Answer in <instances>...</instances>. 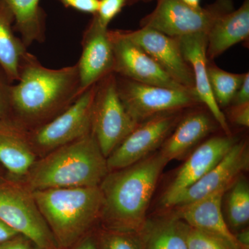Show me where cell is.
<instances>
[{
	"label": "cell",
	"mask_w": 249,
	"mask_h": 249,
	"mask_svg": "<svg viewBox=\"0 0 249 249\" xmlns=\"http://www.w3.org/2000/svg\"><path fill=\"white\" fill-rule=\"evenodd\" d=\"M77 64L51 69L28 52L11 88V116L29 130L47 124L82 94Z\"/></svg>",
	"instance_id": "cell-1"
},
{
	"label": "cell",
	"mask_w": 249,
	"mask_h": 249,
	"mask_svg": "<svg viewBox=\"0 0 249 249\" xmlns=\"http://www.w3.org/2000/svg\"><path fill=\"white\" fill-rule=\"evenodd\" d=\"M160 152L123 169L109 172L100 184L103 208L100 222L105 229L140 232L163 168Z\"/></svg>",
	"instance_id": "cell-2"
},
{
	"label": "cell",
	"mask_w": 249,
	"mask_h": 249,
	"mask_svg": "<svg viewBox=\"0 0 249 249\" xmlns=\"http://www.w3.org/2000/svg\"><path fill=\"white\" fill-rule=\"evenodd\" d=\"M109 173L92 132L39 157L18 178L29 191L99 186Z\"/></svg>",
	"instance_id": "cell-3"
},
{
	"label": "cell",
	"mask_w": 249,
	"mask_h": 249,
	"mask_svg": "<svg viewBox=\"0 0 249 249\" xmlns=\"http://www.w3.org/2000/svg\"><path fill=\"white\" fill-rule=\"evenodd\" d=\"M33 196L58 249H69L100 222L103 195L99 186L51 188Z\"/></svg>",
	"instance_id": "cell-4"
},
{
	"label": "cell",
	"mask_w": 249,
	"mask_h": 249,
	"mask_svg": "<svg viewBox=\"0 0 249 249\" xmlns=\"http://www.w3.org/2000/svg\"><path fill=\"white\" fill-rule=\"evenodd\" d=\"M157 6L141 20V27H149L170 37L207 35L214 22L233 10L232 0H216L197 9L181 0H157Z\"/></svg>",
	"instance_id": "cell-5"
},
{
	"label": "cell",
	"mask_w": 249,
	"mask_h": 249,
	"mask_svg": "<svg viewBox=\"0 0 249 249\" xmlns=\"http://www.w3.org/2000/svg\"><path fill=\"white\" fill-rule=\"evenodd\" d=\"M0 219L40 247L58 249L32 192L6 173L0 178Z\"/></svg>",
	"instance_id": "cell-6"
},
{
	"label": "cell",
	"mask_w": 249,
	"mask_h": 249,
	"mask_svg": "<svg viewBox=\"0 0 249 249\" xmlns=\"http://www.w3.org/2000/svg\"><path fill=\"white\" fill-rule=\"evenodd\" d=\"M116 76L118 93L124 109L137 124L166 113L201 103L193 91L143 84Z\"/></svg>",
	"instance_id": "cell-7"
},
{
	"label": "cell",
	"mask_w": 249,
	"mask_h": 249,
	"mask_svg": "<svg viewBox=\"0 0 249 249\" xmlns=\"http://www.w3.org/2000/svg\"><path fill=\"white\" fill-rule=\"evenodd\" d=\"M138 125L121 102L115 73L100 80L93 101L91 132L104 157L107 159Z\"/></svg>",
	"instance_id": "cell-8"
},
{
	"label": "cell",
	"mask_w": 249,
	"mask_h": 249,
	"mask_svg": "<svg viewBox=\"0 0 249 249\" xmlns=\"http://www.w3.org/2000/svg\"><path fill=\"white\" fill-rule=\"evenodd\" d=\"M96 84L85 90L70 107L52 121L29 130V138L38 158L91 132Z\"/></svg>",
	"instance_id": "cell-9"
},
{
	"label": "cell",
	"mask_w": 249,
	"mask_h": 249,
	"mask_svg": "<svg viewBox=\"0 0 249 249\" xmlns=\"http://www.w3.org/2000/svg\"><path fill=\"white\" fill-rule=\"evenodd\" d=\"M179 112L160 114L139 124L107 157L109 172L127 168L151 155L176 127Z\"/></svg>",
	"instance_id": "cell-10"
},
{
	"label": "cell",
	"mask_w": 249,
	"mask_h": 249,
	"mask_svg": "<svg viewBox=\"0 0 249 249\" xmlns=\"http://www.w3.org/2000/svg\"><path fill=\"white\" fill-rule=\"evenodd\" d=\"M109 36L116 75L143 84L189 90L173 80L148 54L127 38L123 30H109Z\"/></svg>",
	"instance_id": "cell-11"
},
{
	"label": "cell",
	"mask_w": 249,
	"mask_h": 249,
	"mask_svg": "<svg viewBox=\"0 0 249 249\" xmlns=\"http://www.w3.org/2000/svg\"><path fill=\"white\" fill-rule=\"evenodd\" d=\"M123 32L127 38L148 54L177 83L195 92L193 70L183 56L178 37H170L149 27Z\"/></svg>",
	"instance_id": "cell-12"
},
{
	"label": "cell",
	"mask_w": 249,
	"mask_h": 249,
	"mask_svg": "<svg viewBox=\"0 0 249 249\" xmlns=\"http://www.w3.org/2000/svg\"><path fill=\"white\" fill-rule=\"evenodd\" d=\"M82 53L77 62L80 91L96 84L100 80L114 73V52L109 36V29L93 16L83 32Z\"/></svg>",
	"instance_id": "cell-13"
},
{
	"label": "cell",
	"mask_w": 249,
	"mask_h": 249,
	"mask_svg": "<svg viewBox=\"0 0 249 249\" xmlns=\"http://www.w3.org/2000/svg\"><path fill=\"white\" fill-rule=\"evenodd\" d=\"M246 142H237L213 168L174 199L170 207H181L222 190H228L242 172L248 169Z\"/></svg>",
	"instance_id": "cell-14"
},
{
	"label": "cell",
	"mask_w": 249,
	"mask_h": 249,
	"mask_svg": "<svg viewBox=\"0 0 249 249\" xmlns=\"http://www.w3.org/2000/svg\"><path fill=\"white\" fill-rule=\"evenodd\" d=\"M237 142L235 137L227 135L213 137L199 145L178 170L165 191L162 205L170 208L175 197L213 168Z\"/></svg>",
	"instance_id": "cell-15"
},
{
	"label": "cell",
	"mask_w": 249,
	"mask_h": 249,
	"mask_svg": "<svg viewBox=\"0 0 249 249\" xmlns=\"http://www.w3.org/2000/svg\"><path fill=\"white\" fill-rule=\"evenodd\" d=\"M38 159L29 138V130L11 116L0 118V164L16 178L25 176Z\"/></svg>",
	"instance_id": "cell-16"
},
{
	"label": "cell",
	"mask_w": 249,
	"mask_h": 249,
	"mask_svg": "<svg viewBox=\"0 0 249 249\" xmlns=\"http://www.w3.org/2000/svg\"><path fill=\"white\" fill-rule=\"evenodd\" d=\"M178 38L183 56L193 70L195 92L199 102L204 103L223 130L227 135H230L227 118L216 102L210 85L208 74L209 59L206 55L207 35L199 34Z\"/></svg>",
	"instance_id": "cell-17"
},
{
	"label": "cell",
	"mask_w": 249,
	"mask_h": 249,
	"mask_svg": "<svg viewBox=\"0 0 249 249\" xmlns=\"http://www.w3.org/2000/svg\"><path fill=\"white\" fill-rule=\"evenodd\" d=\"M227 190L216 192L178 208L177 215L188 226L225 241L234 249H241L222 213V199Z\"/></svg>",
	"instance_id": "cell-18"
},
{
	"label": "cell",
	"mask_w": 249,
	"mask_h": 249,
	"mask_svg": "<svg viewBox=\"0 0 249 249\" xmlns=\"http://www.w3.org/2000/svg\"><path fill=\"white\" fill-rule=\"evenodd\" d=\"M249 0L218 18L207 34L206 55L213 60L240 42L249 40Z\"/></svg>",
	"instance_id": "cell-19"
},
{
	"label": "cell",
	"mask_w": 249,
	"mask_h": 249,
	"mask_svg": "<svg viewBox=\"0 0 249 249\" xmlns=\"http://www.w3.org/2000/svg\"><path fill=\"white\" fill-rule=\"evenodd\" d=\"M213 124L207 114L196 111L178 121L160 152L167 161L179 159L211 133Z\"/></svg>",
	"instance_id": "cell-20"
},
{
	"label": "cell",
	"mask_w": 249,
	"mask_h": 249,
	"mask_svg": "<svg viewBox=\"0 0 249 249\" xmlns=\"http://www.w3.org/2000/svg\"><path fill=\"white\" fill-rule=\"evenodd\" d=\"M190 226L177 214L146 221L141 231L144 249H188Z\"/></svg>",
	"instance_id": "cell-21"
},
{
	"label": "cell",
	"mask_w": 249,
	"mask_h": 249,
	"mask_svg": "<svg viewBox=\"0 0 249 249\" xmlns=\"http://www.w3.org/2000/svg\"><path fill=\"white\" fill-rule=\"evenodd\" d=\"M14 15L15 32L26 47L46 40V14L40 0H4Z\"/></svg>",
	"instance_id": "cell-22"
},
{
	"label": "cell",
	"mask_w": 249,
	"mask_h": 249,
	"mask_svg": "<svg viewBox=\"0 0 249 249\" xmlns=\"http://www.w3.org/2000/svg\"><path fill=\"white\" fill-rule=\"evenodd\" d=\"M14 17L4 0H0V65L14 83L19 79L27 47L15 34Z\"/></svg>",
	"instance_id": "cell-23"
},
{
	"label": "cell",
	"mask_w": 249,
	"mask_h": 249,
	"mask_svg": "<svg viewBox=\"0 0 249 249\" xmlns=\"http://www.w3.org/2000/svg\"><path fill=\"white\" fill-rule=\"evenodd\" d=\"M211 91L219 107H227L235 97L245 73H232L215 65L208 66Z\"/></svg>",
	"instance_id": "cell-24"
},
{
	"label": "cell",
	"mask_w": 249,
	"mask_h": 249,
	"mask_svg": "<svg viewBox=\"0 0 249 249\" xmlns=\"http://www.w3.org/2000/svg\"><path fill=\"white\" fill-rule=\"evenodd\" d=\"M228 196L227 214L232 228H240L249 220V186L244 178H237L230 187Z\"/></svg>",
	"instance_id": "cell-25"
},
{
	"label": "cell",
	"mask_w": 249,
	"mask_h": 249,
	"mask_svg": "<svg viewBox=\"0 0 249 249\" xmlns=\"http://www.w3.org/2000/svg\"><path fill=\"white\" fill-rule=\"evenodd\" d=\"M96 239L98 249H144L141 232L121 231L103 228Z\"/></svg>",
	"instance_id": "cell-26"
},
{
	"label": "cell",
	"mask_w": 249,
	"mask_h": 249,
	"mask_svg": "<svg viewBox=\"0 0 249 249\" xmlns=\"http://www.w3.org/2000/svg\"><path fill=\"white\" fill-rule=\"evenodd\" d=\"M187 244L188 249H235L222 239L191 227Z\"/></svg>",
	"instance_id": "cell-27"
},
{
	"label": "cell",
	"mask_w": 249,
	"mask_h": 249,
	"mask_svg": "<svg viewBox=\"0 0 249 249\" xmlns=\"http://www.w3.org/2000/svg\"><path fill=\"white\" fill-rule=\"evenodd\" d=\"M127 3L128 0H99V7L95 16L103 26L108 28L109 23L127 6Z\"/></svg>",
	"instance_id": "cell-28"
},
{
	"label": "cell",
	"mask_w": 249,
	"mask_h": 249,
	"mask_svg": "<svg viewBox=\"0 0 249 249\" xmlns=\"http://www.w3.org/2000/svg\"><path fill=\"white\" fill-rule=\"evenodd\" d=\"M14 82L0 65V118L11 116V94Z\"/></svg>",
	"instance_id": "cell-29"
},
{
	"label": "cell",
	"mask_w": 249,
	"mask_h": 249,
	"mask_svg": "<svg viewBox=\"0 0 249 249\" xmlns=\"http://www.w3.org/2000/svg\"><path fill=\"white\" fill-rule=\"evenodd\" d=\"M65 7L94 16L97 14L99 0H58Z\"/></svg>",
	"instance_id": "cell-30"
},
{
	"label": "cell",
	"mask_w": 249,
	"mask_h": 249,
	"mask_svg": "<svg viewBox=\"0 0 249 249\" xmlns=\"http://www.w3.org/2000/svg\"><path fill=\"white\" fill-rule=\"evenodd\" d=\"M0 249H47L40 247L27 236L18 234L0 245Z\"/></svg>",
	"instance_id": "cell-31"
},
{
	"label": "cell",
	"mask_w": 249,
	"mask_h": 249,
	"mask_svg": "<svg viewBox=\"0 0 249 249\" xmlns=\"http://www.w3.org/2000/svg\"><path fill=\"white\" fill-rule=\"evenodd\" d=\"M232 122L238 125L249 127V103L233 105L231 109Z\"/></svg>",
	"instance_id": "cell-32"
},
{
	"label": "cell",
	"mask_w": 249,
	"mask_h": 249,
	"mask_svg": "<svg viewBox=\"0 0 249 249\" xmlns=\"http://www.w3.org/2000/svg\"><path fill=\"white\" fill-rule=\"evenodd\" d=\"M233 105L243 104L249 103V73H245V78L241 84L240 88L235 93L232 100Z\"/></svg>",
	"instance_id": "cell-33"
},
{
	"label": "cell",
	"mask_w": 249,
	"mask_h": 249,
	"mask_svg": "<svg viewBox=\"0 0 249 249\" xmlns=\"http://www.w3.org/2000/svg\"><path fill=\"white\" fill-rule=\"evenodd\" d=\"M93 231L89 232L69 249H98L96 236L93 235Z\"/></svg>",
	"instance_id": "cell-34"
},
{
	"label": "cell",
	"mask_w": 249,
	"mask_h": 249,
	"mask_svg": "<svg viewBox=\"0 0 249 249\" xmlns=\"http://www.w3.org/2000/svg\"><path fill=\"white\" fill-rule=\"evenodd\" d=\"M18 232L0 219V245L18 235Z\"/></svg>",
	"instance_id": "cell-35"
},
{
	"label": "cell",
	"mask_w": 249,
	"mask_h": 249,
	"mask_svg": "<svg viewBox=\"0 0 249 249\" xmlns=\"http://www.w3.org/2000/svg\"><path fill=\"white\" fill-rule=\"evenodd\" d=\"M237 243L241 249H249V230L248 228L235 235Z\"/></svg>",
	"instance_id": "cell-36"
},
{
	"label": "cell",
	"mask_w": 249,
	"mask_h": 249,
	"mask_svg": "<svg viewBox=\"0 0 249 249\" xmlns=\"http://www.w3.org/2000/svg\"><path fill=\"white\" fill-rule=\"evenodd\" d=\"M181 1L184 2L185 4L188 5V6H191V7L193 8H196V9L201 7L200 0H181Z\"/></svg>",
	"instance_id": "cell-37"
},
{
	"label": "cell",
	"mask_w": 249,
	"mask_h": 249,
	"mask_svg": "<svg viewBox=\"0 0 249 249\" xmlns=\"http://www.w3.org/2000/svg\"><path fill=\"white\" fill-rule=\"evenodd\" d=\"M154 1V0H128V3L127 5H132L134 4H137L139 2H150V1Z\"/></svg>",
	"instance_id": "cell-38"
},
{
	"label": "cell",
	"mask_w": 249,
	"mask_h": 249,
	"mask_svg": "<svg viewBox=\"0 0 249 249\" xmlns=\"http://www.w3.org/2000/svg\"><path fill=\"white\" fill-rule=\"evenodd\" d=\"M6 173V170H5L4 167H3L2 165L0 164V178H1V177L4 176Z\"/></svg>",
	"instance_id": "cell-39"
}]
</instances>
